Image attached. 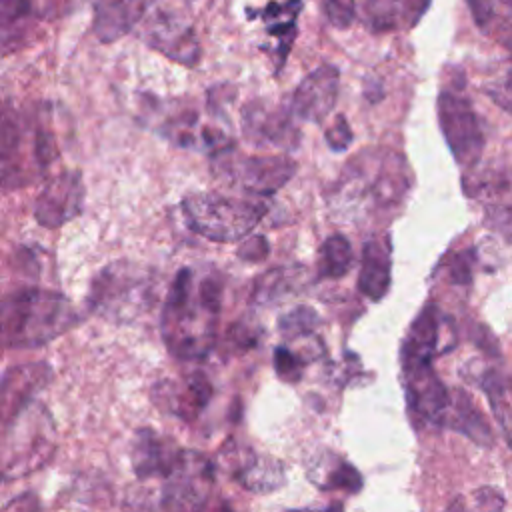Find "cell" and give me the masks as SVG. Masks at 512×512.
I'll use <instances>...</instances> for the list:
<instances>
[{"mask_svg":"<svg viewBox=\"0 0 512 512\" xmlns=\"http://www.w3.org/2000/svg\"><path fill=\"white\" fill-rule=\"evenodd\" d=\"M222 294V278L214 272L198 282L190 268L176 272L164 298L160 320V330L172 356L202 360L210 354L216 344Z\"/></svg>","mask_w":512,"mask_h":512,"instance_id":"obj_1","label":"cell"},{"mask_svg":"<svg viewBox=\"0 0 512 512\" xmlns=\"http://www.w3.org/2000/svg\"><path fill=\"white\" fill-rule=\"evenodd\" d=\"M404 158L388 148H370L350 160L330 196V206L342 216L362 218L396 208L410 188Z\"/></svg>","mask_w":512,"mask_h":512,"instance_id":"obj_2","label":"cell"},{"mask_svg":"<svg viewBox=\"0 0 512 512\" xmlns=\"http://www.w3.org/2000/svg\"><path fill=\"white\" fill-rule=\"evenodd\" d=\"M80 316L70 300L54 290L26 286L2 300V340L8 350L38 348L78 324Z\"/></svg>","mask_w":512,"mask_h":512,"instance_id":"obj_3","label":"cell"},{"mask_svg":"<svg viewBox=\"0 0 512 512\" xmlns=\"http://www.w3.org/2000/svg\"><path fill=\"white\" fill-rule=\"evenodd\" d=\"M56 448V426L50 412L32 400L2 420V478L6 482L44 466Z\"/></svg>","mask_w":512,"mask_h":512,"instance_id":"obj_4","label":"cell"},{"mask_svg":"<svg viewBox=\"0 0 512 512\" xmlns=\"http://www.w3.org/2000/svg\"><path fill=\"white\" fill-rule=\"evenodd\" d=\"M262 200L192 192L182 198V214L192 232L214 242H234L248 236L268 214Z\"/></svg>","mask_w":512,"mask_h":512,"instance_id":"obj_5","label":"cell"},{"mask_svg":"<svg viewBox=\"0 0 512 512\" xmlns=\"http://www.w3.org/2000/svg\"><path fill=\"white\" fill-rule=\"evenodd\" d=\"M150 296L152 276L128 260H116L94 276L86 302L100 316L128 320L148 306Z\"/></svg>","mask_w":512,"mask_h":512,"instance_id":"obj_6","label":"cell"},{"mask_svg":"<svg viewBox=\"0 0 512 512\" xmlns=\"http://www.w3.org/2000/svg\"><path fill=\"white\" fill-rule=\"evenodd\" d=\"M214 158V170L232 186L248 194H274L296 172V164L288 156H244L232 148Z\"/></svg>","mask_w":512,"mask_h":512,"instance_id":"obj_7","label":"cell"},{"mask_svg":"<svg viewBox=\"0 0 512 512\" xmlns=\"http://www.w3.org/2000/svg\"><path fill=\"white\" fill-rule=\"evenodd\" d=\"M442 136L460 166H474L484 150L480 120L466 96L456 90H442L436 102Z\"/></svg>","mask_w":512,"mask_h":512,"instance_id":"obj_8","label":"cell"},{"mask_svg":"<svg viewBox=\"0 0 512 512\" xmlns=\"http://www.w3.org/2000/svg\"><path fill=\"white\" fill-rule=\"evenodd\" d=\"M214 464L200 452L182 448L172 472L164 478L160 508L198 510L204 508L214 486Z\"/></svg>","mask_w":512,"mask_h":512,"instance_id":"obj_9","label":"cell"},{"mask_svg":"<svg viewBox=\"0 0 512 512\" xmlns=\"http://www.w3.org/2000/svg\"><path fill=\"white\" fill-rule=\"evenodd\" d=\"M408 410L418 424L444 426L452 394L446 390L432 364L402 366Z\"/></svg>","mask_w":512,"mask_h":512,"instance_id":"obj_10","label":"cell"},{"mask_svg":"<svg viewBox=\"0 0 512 512\" xmlns=\"http://www.w3.org/2000/svg\"><path fill=\"white\" fill-rule=\"evenodd\" d=\"M84 184L78 170L52 176L34 202V218L44 228H58L82 212Z\"/></svg>","mask_w":512,"mask_h":512,"instance_id":"obj_11","label":"cell"},{"mask_svg":"<svg viewBox=\"0 0 512 512\" xmlns=\"http://www.w3.org/2000/svg\"><path fill=\"white\" fill-rule=\"evenodd\" d=\"M340 86V72L332 64H322L314 68L302 82L296 86L290 112L306 122L320 124L334 110Z\"/></svg>","mask_w":512,"mask_h":512,"instance_id":"obj_12","label":"cell"},{"mask_svg":"<svg viewBox=\"0 0 512 512\" xmlns=\"http://www.w3.org/2000/svg\"><path fill=\"white\" fill-rule=\"evenodd\" d=\"M144 40L150 48L182 66H196L200 60V44L194 28L178 16L158 12L148 20Z\"/></svg>","mask_w":512,"mask_h":512,"instance_id":"obj_13","label":"cell"},{"mask_svg":"<svg viewBox=\"0 0 512 512\" xmlns=\"http://www.w3.org/2000/svg\"><path fill=\"white\" fill-rule=\"evenodd\" d=\"M292 112L270 108L262 102H250L242 110V132L256 146L296 148L300 132L292 122Z\"/></svg>","mask_w":512,"mask_h":512,"instance_id":"obj_14","label":"cell"},{"mask_svg":"<svg viewBox=\"0 0 512 512\" xmlns=\"http://www.w3.org/2000/svg\"><path fill=\"white\" fill-rule=\"evenodd\" d=\"M182 448L154 432L152 428H140L134 434L132 448H130V462L136 478L152 480V478H166Z\"/></svg>","mask_w":512,"mask_h":512,"instance_id":"obj_15","label":"cell"},{"mask_svg":"<svg viewBox=\"0 0 512 512\" xmlns=\"http://www.w3.org/2000/svg\"><path fill=\"white\" fill-rule=\"evenodd\" d=\"M230 476L244 490L254 494H264L278 490L286 482L284 466L272 456L258 454L250 448L234 450V456L228 458Z\"/></svg>","mask_w":512,"mask_h":512,"instance_id":"obj_16","label":"cell"},{"mask_svg":"<svg viewBox=\"0 0 512 512\" xmlns=\"http://www.w3.org/2000/svg\"><path fill=\"white\" fill-rule=\"evenodd\" d=\"M442 314L436 304L428 302L420 314L414 318L402 348H400V364H432L434 356L440 354V338H442Z\"/></svg>","mask_w":512,"mask_h":512,"instance_id":"obj_17","label":"cell"},{"mask_svg":"<svg viewBox=\"0 0 512 512\" xmlns=\"http://www.w3.org/2000/svg\"><path fill=\"white\" fill-rule=\"evenodd\" d=\"M156 390L160 392V396L156 400H160V406H168V410H172L178 418L184 420H192L196 418L210 402L212 398V382L210 378L196 370L192 374H188L182 382L176 384H168V382H158Z\"/></svg>","mask_w":512,"mask_h":512,"instance_id":"obj_18","label":"cell"},{"mask_svg":"<svg viewBox=\"0 0 512 512\" xmlns=\"http://www.w3.org/2000/svg\"><path fill=\"white\" fill-rule=\"evenodd\" d=\"M468 190V194L484 198L486 224L512 242V172L490 174Z\"/></svg>","mask_w":512,"mask_h":512,"instance_id":"obj_19","label":"cell"},{"mask_svg":"<svg viewBox=\"0 0 512 512\" xmlns=\"http://www.w3.org/2000/svg\"><path fill=\"white\" fill-rule=\"evenodd\" d=\"M52 376V370L44 362L14 366L4 372L2 378V420L10 418L22 406L34 400L36 392L42 390Z\"/></svg>","mask_w":512,"mask_h":512,"instance_id":"obj_20","label":"cell"},{"mask_svg":"<svg viewBox=\"0 0 512 512\" xmlns=\"http://www.w3.org/2000/svg\"><path fill=\"white\" fill-rule=\"evenodd\" d=\"M148 0H96L94 34L100 42H114L128 34L144 16Z\"/></svg>","mask_w":512,"mask_h":512,"instance_id":"obj_21","label":"cell"},{"mask_svg":"<svg viewBox=\"0 0 512 512\" xmlns=\"http://www.w3.org/2000/svg\"><path fill=\"white\" fill-rule=\"evenodd\" d=\"M392 258L390 242L386 238H370L364 242L360 272H358V290L378 302L388 294L392 280Z\"/></svg>","mask_w":512,"mask_h":512,"instance_id":"obj_22","label":"cell"},{"mask_svg":"<svg viewBox=\"0 0 512 512\" xmlns=\"http://www.w3.org/2000/svg\"><path fill=\"white\" fill-rule=\"evenodd\" d=\"M308 478L320 490H342L356 494L362 490V474L342 456L334 452H318L308 462Z\"/></svg>","mask_w":512,"mask_h":512,"instance_id":"obj_23","label":"cell"},{"mask_svg":"<svg viewBox=\"0 0 512 512\" xmlns=\"http://www.w3.org/2000/svg\"><path fill=\"white\" fill-rule=\"evenodd\" d=\"M300 12H302V0L268 2L260 10L264 30L276 40L274 54L278 56V68L284 64L286 56L290 54L292 42L296 38V22Z\"/></svg>","mask_w":512,"mask_h":512,"instance_id":"obj_24","label":"cell"},{"mask_svg":"<svg viewBox=\"0 0 512 512\" xmlns=\"http://www.w3.org/2000/svg\"><path fill=\"white\" fill-rule=\"evenodd\" d=\"M444 428H452L460 434H466L476 444L488 446L492 444V432L478 408L470 402V398L464 392H456L450 400V408L444 418Z\"/></svg>","mask_w":512,"mask_h":512,"instance_id":"obj_25","label":"cell"},{"mask_svg":"<svg viewBox=\"0 0 512 512\" xmlns=\"http://www.w3.org/2000/svg\"><path fill=\"white\" fill-rule=\"evenodd\" d=\"M482 390L486 392L492 412L512 448V376L486 372L482 378Z\"/></svg>","mask_w":512,"mask_h":512,"instance_id":"obj_26","label":"cell"},{"mask_svg":"<svg viewBox=\"0 0 512 512\" xmlns=\"http://www.w3.org/2000/svg\"><path fill=\"white\" fill-rule=\"evenodd\" d=\"M352 262H354V256H352L350 240L340 232L330 234L320 246L318 276L326 280L342 278L352 268Z\"/></svg>","mask_w":512,"mask_h":512,"instance_id":"obj_27","label":"cell"},{"mask_svg":"<svg viewBox=\"0 0 512 512\" xmlns=\"http://www.w3.org/2000/svg\"><path fill=\"white\" fill-rule=\"evenodd\" d=\"M296 278H298V272H294L288 266L268 270L256 280L252 290V302L270 304L284 298L286 294H292L296 286Z\"/></svg>","mask_w":512,"mask_h":512,"instance_id":"obj_28","label":"cell"},{"mask_svg":"<svg viewBox=\"0 0 512 512\" xmlns=\"http://www.w3.org/2000/svg\"><path fill=\"white\" fill-rule=\"evenodd\" d=\"M318 326H320L318 312L310 306H304V304L284 312L278 318V330L288 340H298L302 336H310L318 330Z\"/></svg>","mask_w":512,"mask_h":512,"instance_id":"obj_29","label":"cell"},{"mask_svg":"<svg viewBox=\"0 0 512 512\" xmlns=\"http://www.w3.org/2000/svg\"><path fill=\"white\" fill-rule=\"evenodd\" d=\"M258 340H260V328L246 322V320H238L234 322L228 332H226V350L230 354H242V352H248L252 348L258 346Z\"/></svg>","mask_w":512,"mask_h":512,"instance_id":"obj_30","label":"cell"},{"mask_svg":"<svg viewBox=\"0 0 512 512\" xmlns=\"http://www.w3.org/2000/svg\"><path fill=\"white\" fill-rule=\"evenodd\" d=\"M2 40L4 54L10 46V40L16 38V28L30 14V0H2Z\"/></svg>","mask_w":512,"mask_h":512,"instance_id":"obj_31","label":"cell"},{"mask_svg":"<svg viewBox=\"0 0 512 512\" xmlns=\"http://www.w3.org/2000/svg\"><path fill=\"white\" fill-rule=\"evenodd\" d=\"M304 362L300 356H296L290 348L278 346L274 350V370L276 376L288 384H296L302 378Z\"/></svg>","mask_w":512,"mask_h":512,"instance_id":"obj_32","label":"cell"},{"mask_svg":"<svg viewBox=\"0 0 512 512\" xmlns=\"http://www.w3.org/2000/svg\"><path fill=\"white\" fill-rule=\"evenodd\" d=\"M56 156H58V146H56L54 134L46 128H38L32 140V158L38 172H44Z\"/></svg>","mask_w":512,"mask_h":512,"instance_id":"obj_33","label":"cell"},{"mask_svg":"<svg viewBox=\"0 0 512 512\" xmlns=\"http://www.w3.org/2000/svg\"><path fill=\"white\" fill-rule=\"evenodd\" d=\"M322 8H324V16L328 18V22L334 28L344 30L354 20L356 0H322Z\"/></svg>","mask_w":512,"mask_h":512,"instance_id":"obj_34","label":"cell"},{"mask_svg":"<svg viewBox=\"0 0 512 512\" xmlns=\"http://www.w3.org/2000/svg\"><path fill=\"white\" fill-rule=\"evenodd\" d=\"M474 250H460L448 260V278L454 284H470L472 280Z\"/></svg>","mask_w":512,"mask_h":512,"instance_id":"obj_35","label":"cell"},{"mask_svg":"<svg viewBox=\"0 0 512 512\" xmlns=\"http://www.w3.org/2000/svg\"><path fill=\"white\" fill-rule=\"evenodd\" d=\"M486 94L494 100L496 106L512 114V68L504 76L496 78L486 86Z\"/></svg>","mask_w":512,"mask_h":512,"instance_id":"obj_36","label":"cell"},{"mask_svg":"<svg viewBox=\"0 0 512 512\" xmlns=\"http://www.w3.org/2000/svg\"><path fill=\"white\" fill-rule=\"evenodd\" d=\"M324 138H326V142H328V146H330L332 150L342 152V150H346V148L352 144L354 134H352V130H350V126H348V122H346V118L340 114V116H336V120L332 122V126L326 130Z\"/></svg>","mask_w":512,"mask_h":512,"instance_id":"obj_37","label":"cell"},{"mask_svg":"<svg viewBox=\"0 0 512 512\" xmlns=\"http://www.w3.org/2000/svg\"><path fill=\"white\" fill-rule=\"evenodd\" d=\"M270 246L264 236H250L238 248V258L246 262H260L268 256Z\"/></svg>","mask_w":512,"mask_h":512,"instance_id":"obj_38","label":"cell"},{"mask_svg":"<svg viewBox=\"0 0 512 512\" xmlns=\"http://www.w3.org/2000/svg\"><path fill=\"white\" fill-rule=\"evenodd\" d=\"M466 4L470 8V14H472L478 28L484 30L494 20L492 0H466Z\"/></svg>","mask_w":512,"mask_h":512,"instance_id":"obj_39","label":"cell"},{"mask_svg":"<svg viewBox=\"0 0 512 512\" xmlns=\"http://www.w3.org/2000/svg\"><path fill=\"white\" fill-rule=\"evenodd\" d=\"M504 44H506V48L510 50V56H512V32H510V34L504 38Z\"/></svg>","mask_w":512,"mask_h":512,"instance_id":"obj_40","label":"cell"},{"mask_svg":"<svg viewBox=\"0 0 512 512\" xmlns=\"http://www.w3.org/2000/svg\"><path fill=\"white\" fill-rule=\"evenodd\" d=\"M502 2H504L506 6H510V8H512V0H502Z\"/></svg>","mask_w":512,"mask_h":512,"instance_id":"obj_41","label":"cell"}]
</instances>
